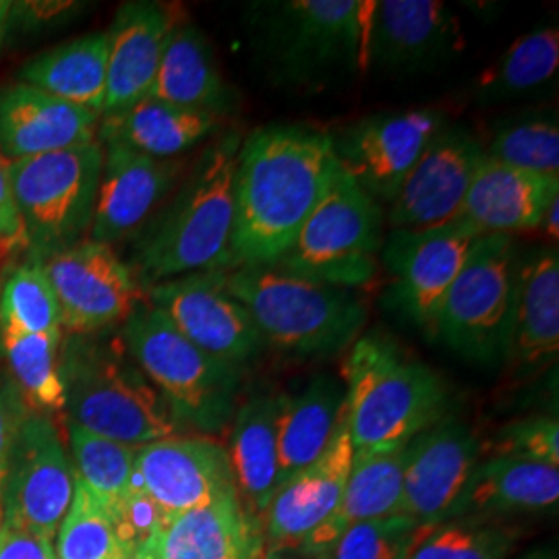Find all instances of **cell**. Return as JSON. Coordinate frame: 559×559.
<instances>
[{"instance_id":"cell-24","label":"cell","mask_w":559,"mask_h":559,"mask_svg":"<svg viewBox=\"0 0 559 559\" xmlns=\"http://www.w3.org/2000/svg\"><path fill=\"white\" fill-rule=\"evenodd\" d=\"M406 445L408 443L355 450L336 512L300 543V551L323 558L332 554L350 526L399 514Z\"/></svg>"},{"instance_id":"cell-35","label":"cell","mask_w":559,"mask_h":559,"mask_svg":"<svg viewBox=\"0 0 559 559\" xmlns=\"http://www.w3.org/2000/svg\"><path fill=\"white\" fill-rule=\"evenodd\" d=\"M62 332L20 334L0 330V359L32 411H62L59 360Z\"/></svg>"},{"instance_id":"cell-51","label":"cell","mask_w":559,"mask_h":559,"mask_svg":"<svg viewBox=\"0 0 559 559\" xmlns=\"http://www.w3.org/2000/svg\"><path fill=\"white\" fill-rule=\"evenodd\" d=\"M2 270H4V253L0 251V274H2Z\"/></svg>"},{"instance_id":"cell-39","label":"cell","mask_w":559,"mask_h":559,"mask_svg":"<svg viewBox=\"0 0 559 559\" xmlns=\"http://www.w3.org/2000/svg\"><path fill=\"white\" fill-rule=\"evenodd\" d=\"M516 531L485 520H445L423 526L404 559H503L514 547Z\"/></svg>"},{"instance_id":"cell-16","label":"cell","mask_w":559,"mask_h":559,"mask_svg":"<svg viewBox=\"0 0 559 559\" xmlns=\"http://www.w3.org/2000/svg\"><path fill=\"white\" fill-rule=\"evenodd\" d=\"M485 158V147L473 133L445 124L429 141L390 203L388 222L392 230H423L459 221Z\"/></svg>"},{"instance_id":"cell-18","label":"cell","mask_w":559,"mask_h":559,"mask_svg":"<svg viewBox=\"0 0 559 559\" xmlns=\"http://www.w3.org/2000/svg\"><path fill=\"white\" fill-rule=\"evenodd\" d=\"M100 187L87 240L117 245L135 237L179 185L185 162L158 160L117 141L102 143Z\"/></svg>"},{"instance_id":"cell-10","label":"cell","mask_w":559,"mask_h":559,"mask_svg":"<svg viewBox=\"0 0 559 559\" xmlns=\"http://www.w3.org/2000/svg\"><path fill=\"white\" fill-rule=\"evenodd\" d=\"M383 212L342 168L276 267L336 288L362 286L378 272Z\"/></svg>"},{"instance_id":"cell-49","label":"cell","mask_w":559,"mask_h":559,"mask_svg":"<svg viewBox=\"0 0 559 559\" xmlns=\"http://www.w3.org/2000/svg\"><path fill=\"white\" fill-rule=\"evenodd\" d=\"M558 207L559 200H556L554 201V203H551V205H549V210L545 212V216H543V222H540V226L545 228L547 237L554 240V245L558 242L559 237Z\"/></svg>"},{"instance_id":"cell-7","label":"cell","mask_w":559,"mask_h":559,"mask_svg":"<svg viewBox=\"0 0 559 559\" xmlns=\"http://www.w3.org/2000/svg\"><path fill=\"white\" fill-rule=\"evenodd\" d=\"M119 332L131 359L156 385L182 429L218 433L233 420L239 367L203 353L145 299Z\"/></svg>"},{"instance_id":"cell-53","label":"cell","mask_w":559,"mask_h":559,"mask_svg":"<svg viewBox=\"0 0 559 559\" xmlns=\"http://www.w3.org/2000/svg\"><path fill=\"white\" fill-rule=\"evenodd\" d=\"M526 559H554V558H549V556H545V558H540V556H533V558H526Z\"/></svg>"},{"instance_id":"cell-42","label":"cell","mask_w":559,"mask_h":559,"mask_svg":"<svg viewBox=\"0 0 559 559\" xmlns=\"http://www.w3.org/2000/svg\"><path fill=\"white\" fill-rule=\"evenodd\" d=\"M108 512L119 540L129 554L156 543L166 524L173 520L152 500V496H147V491L141 487L140 477L133 489L112 508H108Z\"/></svg>"},{"instance_id":"cell-6","label":"cell","mask_w":559,"mask_h":559,"mask_svg":"<svg viewBox=\"0 0 559 559\" xmlns=\"http://www.w3.org/2000/svg\"><path fill=\"white\" fill-rule=\"evenodd\" d=\"M226 288L247 309L263 342L286 353L338 355L367 323L365 305L348 288L299 278L276 265L230 267Z\"/></svg>"},{"instance_id":"cell-45","label":"cell","mask_w":559,"mask_h":559,"mask_svg":"<svg viewBox=\"0 0 559 559\" xmlns=\"http://www.w3.org/2000/svg\"><path fill=\"white\" fill-rule=\"evenodd\" d=\"M0 251L4 258L25 253V235L13 200L9 160L0 152Z\"/></svg>"},{"instance_id":"cell-3","label":"cell","mask_w":559,"mask_h":559,"mask_svg":"<svg viewBox=\"0 0 559 559\" xmlns=\"http://www.w3.org/2000/svg\"><path fill=\"white\" fill-rule=\"evenodd\" d=\"M62 411L69 423L127 445L179 436V420L131 359L119 328L62 334L59 360Z\"/></svg>"},{"instance_id":"cell-17","label":"cell","mask_w":559,"mask_h":559,"mask_svg":"<svg viewBox=\"0 0 559 559\" xmlns=\"http://www.w3.org/2000/svg\"><path fill=\"white\" fill-rule=\"evenodd\" d=\"M479 438L450 417L406 445L399 514L431 526L450 520L454 506L480 462Z\"/></svg>"},{"instance_id":"cell-8","label":"cell","mask_w":559,"mask_h":559,"mask_svg":"<svg viewBox=\"0 0 559 559\" xmlns=\"http://www.w3.org/2000/svg\"><path fill=\"white\" fill-rule=\"evenodd\" d=\"M102 164L100 141L9 162L13 200L25 235V258L46 260L87 240Z\"/></svg>"},{"instance_id":"cell-36","label":"cell","mask_w":559,"mask_h":559,"mask_svg":"<svg viewBox=\"0 0 559 559\" xmlns=\"http://www.w3.org/2000/svg\"><path fill=\"white\" fill-rule=\"evenodd\" d=\"M67 429L75 479L106 508H112L138 483V448L102 438L71 423H67Z\"/></svg>"},{"instance_id":"cell-4","label":"cell","mask_w":559,"mask_h":559,"mask_svg":"<svg viewBox=\"0 0 559 559\" xmlns=\"http://www.w3.org/2000/svg\"><path fill=\"white\" fill-rule=\"evenodd\" d=\"M346 420L355 450L408 443L450 413V390L385 336L355 342L344 362Z\"/></svg>"},{"instance_id":"cell-37","label":"cell","mask_w":559,"mask_h":559,"mask_svg":"<svg viewBox=\"0 0 559 559\" xmlns=\"http://www.w3.org/2000/svg\"><path fill=\"white\" fill-rule=\"evenodd\" d=\"M0 330L20 334L62 332L52 284L38 260H23L0 274Z\"/></svg>"},{"instance_id":"cell-31","label":"cell","mask_w":559,"mask_h":559,"mask_svg":"<svg viewBox=\"0 0 559 559\" xmlns=\"http://www.w3.org/2000/svg\"><path fill=\"white\" fill-rule=\"evenodd\" d=\"M216 124L218 117L212 112L145 98L120 115L100 119L98 141H117L158 160H177L207 140Z\"/></svg>"},{"instance_id":"cell-5","label":"cell","mask_w":559,"mask_h":559,"mask_svg":"<svg viewBox=\"0 0 559 559\" xmlns=\"http://www.w3.org/2000/svg\"><path fill=\"white\" fill-rule=\"evenodd\" d=\"M371 11L360 0L258 2L249 27L270 73L309 87L367 67Z\"/></svg>"},{"instance_id":"cell-11","label":"cell","mask_w":559,"mask_h":559,"mask_svg":"<svg viewBox=\"0 0 559 559\" xmlns=\"http://www.w3.org/2000/svg\"><path fill=\"white\" fill-rule=\"evenodd\" d=\"M73 493L75 471L55 420L29 411L2 477V526L52 543Z\"/></svg>"},{"instance_id":"cell-1","label":"cell","mask_w":559,"mask_h":559,"mask_svg":"<svg viewBox=\"0 0 559 559\" xmlns=\"http://www.w3.org/2000/svg\"><path fill=\"white\" fill-rule=\"evenodd\" d=\"M340 164L332 135L305 124H270L240 143L230 267L276 265L293 247Z\"/></svg>"},{"instance_id":"cell-34","label":"cell","mask_w":559,"mask_h":559,"mask_svg":"<svg viewBox=\"0 0 559 559\" xmlns=\"http://www.w3.org/2000/svg\"><path fill=\"white\" fill-rule=\"evenodd\" d=\"M558 67V27L528 32L480 73L475 85V100L479 104L512 100L556 78Z\"/></svg>"},{"instance_id":"cell-44","label":"cell","mask_w":559,"mask_h":559,"mask_svg":"<svg viewBox=\"0 0 559 559\" xmlns=\"http://www.w3.org/2000/svg\"><path fill=\"white\" fill-rule=\"evenodd\" d=\"M29 411L32 408L23 399L17 383L11 380V376L4 369H0V487L11 448L20 433L21 423Z\"/></svg>"},{"instance_id":"cell-33","label":"cell","mask_w":559,"mask_h":559,"mask_svg":"<svg viewBox=\"0 0 559 559\" xmlns=\"http://www.w3.org/2000/svg\"><path fill=\"white\" fill-rule=\"evenodd\" d=\"M108 32H92L46 48L23 62L17 80L59 100L98 112L106 98Z\"/></svg>"},{"instance_id":"cell-9","label":"cell","mask_w":559,"mask_h":559,"mask_svg":"<svg viewBox=\"0 0 559 559\" xmlns=\"http://www.w3.org/2000/svg\"><path fill=\"white\" fill-rule=\"evenodd\" d=\"M512 235H480L436 316L433 336L464 359L493 365L508 357L519 286Z\"/></svg>"},{"instance_id":"cell-52","label":"cell","mask_w":559,"mask_h":559,"mask_svg":"<svg viewBox=\"0 0 559 559\" xmlns=\"http://www.w3.org/2000/svg\"><path fill=\"white\" fill-rule=\"evenodd\" d=\"M2 528H4V526H2V506H0V533H2Z\"/></svg>"},{"instance_id":"cell-14","label":"cell","mask_w":559,"mask_h":559,"mask_svg":"<svg viewBox=\"0 0 559 559\" xmlns=\"http://www.w3.org/2000/svg\"><path fill=\"white\" fill-rule=\"evenodd\" d=\"M445 117L433 108L400 110L357 120L332 138L340 168L378 203H392Z\"/></svg>"},{"instance_id":"cell-43","label":"cell","mask_w":559,"mask_h":559,"mask_svg":"<svg viewBox=\"0 0 559 559\" xmlns=\"http://www.w3.org/2000/svg\"><path fill=\"white\" fill-rule=\"evenodd\" d=\"M491 456L535 460L559 468V425L554 417H531L503 427L491 441Z\"/></svg>"},{"instance_id":"cell-25","label":"cell","mask_w":559,"mask_h":559,"mask_svg":"<svg viewBox=\"0 0 559 559\" xmlns=\"http://www.w3.org/2000/svg\"><path fill=\"white\" fill-rule=\"evenodd\" d=\"M556 200L559 179L485 158L466 193L460 218L471 222L480 235L524 233L539 228L545 212Z\"/></svg>"},{"instance_id":"cell-23","label":"cell","mask_w":559,"mask_h":559,"mask_svg":"<svg viewBox=\"0 0 559 559\" xmlns=\"http://www.w3.org/2000/svg\"><path fill=\"white\" fill-rule=\"evenodd\" d=\"M168 7L147 0L124 2L108 29L104 117H115L150 96L162 52L175 25Z\"/></svg>"},{"instance_id":"cell-29","label":"cell","mask_w":559,"mask_h":559,"mask_svg":"<svg viewBox=\"0 0 559 559\" xmlns=\"http://www.w3.org/2000/svg\"><path fill=\"white\" fill-rule=\"evenodd\" d=\"M147 98L216 117L230 110L233 92L222 80L210 41L195 25L175 21Z\"/></svg>"},{"instance_id":"cell-2","label":"cell","mask_w":559,"mask_h":559,"mask_svg":"<svg viewBox=\"0 0 559 559\" xmlns=\"http://www.w3.org/2000/svg\"><path fill=\"white\" fill-rule=\"evenodd\" d=\"M242 138L228 131L203 150L170 201L135 235L131 272L141 290L230 267L235 175Z\"/></svg>"},{"instance_id":"cell-54","label":"cell","mask_w":559,"mask_h":559,"mask_svg":"<svg viewBox=\"0 0 559 559\" xmlns=\"http://www.w3.org/2000/svg\"><path fill=\"white\" fill-rule=\"evenodd\" d=\"M265 559H267V558H265Z\"/></svg>"},{"instance_id":"cell-41","label":"cell","mask_w":559,"mask_h":559,"mask_svg":"<svg viewBox=\"0 0 559 559\" xmlns=\"http://www.w3.org/2000/svg\"><path fill=\"white\" fill-rule=\"evenodd\" d=\"M425 524L408 516H385L367 520L350 526L336 547L332 549L334 559H404L415 540L419 539Z\"/></svg>"},{"instance_id":"cell-12","label":"cell","mask_w":559,"mask_h":559,"mask_svg":"<svg viewBox=\"0 0 559 559\" xmlns=\"http://www.w3.org/2000/svg\"><path fill=\"white\" fill-rule=\"evenodd\" d=\"M60 309L62 334H94L119 328L143 300L129 263L94 240L41 260Z\"/></svg>"},{"instance_id":"cell-47","label":"cell","mask_w":559,"mask_h":559,"mask_svg":"<svg viewBox=\"0 0 559 559\" xmlns=\"http://www.w3.org/2000/svg\"><path fill=\"white\" fill-rule=\"evenodd\" d=\"M0 559H57L50 540L2 528Z\"/></svg>"},{"instance_id":"cell-28","label":"cell","mask_w":559,"mask_h":559,"mask_svg":"<svg viewBox=\"0 0 559 559\" xmlns=\"http://www.w3.org/2000/svg\"><path fill=\"white\" fill-rule=\"evenodd\" d=\"M559 350L558 249L540 247L520 258L514 330L506 360L514 371H537Z\"/></svg>"},{"instance_id":"cell-26","label":"cell","mask_w":559,"mask_h":559,"mask_svg":"<svg viewBox=\"0 0 559 559\" xmlns=\"http://www.w3.org/2000/svg\"><path fill=\"white\" fill-rule=\"evenodd\" d=\"M158 559H265L261 522L239 493L175 516L156 540Z\"/></svg>"},{"instance_id":"cell-30","label":"cell","mask_w":559,"mask_h":559,"mask_svg":"<svg viewBox=\"0 0 559 559\" xmlns=\"http://www.w3.org/2000/svg\"><path fill=\"white\" fill-rule=\"evenodd\" d=\"M280 396L260 394L242 402L233 415L228 460L240 501L263 514L278 487Z\"/></svg>"},{"instance_id":"cell-15","label":"cell","mask_w":559,"mask_h":559,"mask_svg":"<svg viewBox=\"0 0 559 559\" xmlns=\"http://www.w3.org/2000/svg\"><path fill=\"white\" fill-rule=\"evenodd\" d=\"M479 237L471 222L459 218L436 228L392 230L383 239L380 253L394 276L396 305L429 334H433L441 300Z\"/></svg>"},{"instance_id":"cell-27","label":"cell","mask_w":559,"mask_h":559,"mask_svg":"<svg viewBox=\"0 0 559 559\" xmlns=\"http://www.w3.org/2000/svg\"><path fill=\"white\" fill-rule=\"evenodd\" d=\"M559 468L535 460L489 456L480 460L450 520H485L558 506Z\"/></svg>"},{"instance_id":"cell-50","label":"cell","mask_w":559,"mask_h":559,"mask_svg":"<svg viewBox=\"0 0 559 559\" xmlns=\"http://www.w3.org/2000/svg\"><path fill=\"white\" fill-rule=\"evenodd\" d=\"M122 559H158V556H156V543H152V545H147L143 549H138V551H133V554H129V556H124Z\"/></svg>"},{"instance_id":"cell-13","label":"cell","mask_w":559,"mask_h":559,"mask_svg":"<svg viewBox=\"0 0 559 559\" xmlns=\"http://www.w3.org/2000/svg\"><path fill=\"white\" fill-rule=\"evenodd\" d=\"M143 299L210 357L242 367L263 348L260 330L226 288V272L210 270L147 288Z\"/></svg>"},{"instance_id":"cell-19","label":"cell","mask_w":559,"mask_h":559,"mask_svg":"<svg viewBox=\"0 0 559 559\" xmlns=\"http://www.w3.org/2000/svg\"><path fill=\"white\" fill-rule=\"evenodd\" d=\"M141 487L175 519L237 493L226 448L207 438L173 436L138 448Z\"/></svg>"},{"instance_id":"cell-20","label":"cell","mask_w":559,"mask_h":559,"mask_svg":"<svg viewBox=\"0 0 559 559\" xmlns=\"http://www.w3.org/2000/svg\"><path fill=\"white\" fill-rule=\"evenodd\" d=\"M456 15L436 0L373 2L369 21L367 67L390 73L436 69L459 52Z\"/></svg>"},{"instance_id":"cell-48","label":"cell","mask_w":559,"mask_h":559,"mask_svg":"<svg viewBox=\"0 0 559 559\" xmlns=\"http://www.w3.org/2000/svg\"><path fill=\"white\" fill-rule=\"evenodd\" d=\"M13 34V0H0V52Z\"/></svg>"},{"instance_id":"cell-32","label":"cell","mask_w":559,"mask_h":559,"mask_svg":"<svg viewBox=\"0 0 559 559\" xmlns=\"http://www.w3.org/2000/svg\"><path fill=\"white\" fill-rule=\"evenodd\" d=\"M344 402V388L325 376L316 378L297 396H280L278 487L328 450L342 420Z\"/></svg>"},{"instance_id":"cell-38","label":"cell","mask_w":559,"mask_h":559,"mask_svg":"<svg viewBox=\"0 0 559 559\" xmlns=\"http://www.w3.org/2000/svg\"><path fill=\"white\" fill-rule=\"evenodd\" d=\"M57 559H122L129 551L122 547L108 508L90 489L75 479V493L69 512L57 531Z\"/></svg>"},{"instance_id":"cell-22","label":"cell","mask_w":559,"mask_h":559,"mask_svg":"<svg viewBox=\"0 0 559 559\" xmlns=\"http://www.w3.org/2000/svg\"><path fill=\"white\" fill-rule=\"evenodd\" d=\"M100 119L21 81L0 85V152L9 162L96 143Z\"/></svg>"},{"instance_id":"cell-46","label":"cell","mask_w":559,"mask_h":559,"mask_svg":"<svg viewBox=\"0 0 559 559\" xmlns=\"http://www.w3.org/2000/svg\"><path fill=\"white\" fill-rule=\"evenodd\" d=\"M81 4L78 2H48V0H36V2H13V29L15 32H32L36 27L50 25L55 21L69 20V15L78 13Z\"/></svg>"},{"instance_id":"cell-21","label":"cell","mask_w":559,"mask_h":559,"mask_svg":"<svg viewBox=\"0 0 559 559\" xmlns=\"http://www.w3.org/2000/svg\"><path fill=\"white\" fill-rule=\"evenodd\" d=\"M355 445L348 433L346 411L342 413L334 440L311 466L284 480L272 496L263 516V537L276 547H300L316 528L336 512Z\"/></svg>"},{"instance_id":"cell-40","label":"cell","mask_w":559,"mask_h":559,"mask_svg":"<svg viewBox=\"0 0 559 559\" xmlns=\"http://www.w3.org/2000/svg\"><path fill=\"white\" fill-rule=\"evenodd\" d=\"M485 154L510 168L559 179L558 120L549 115L512 120L496 131Z\"/></svg>"}]
</instances>
